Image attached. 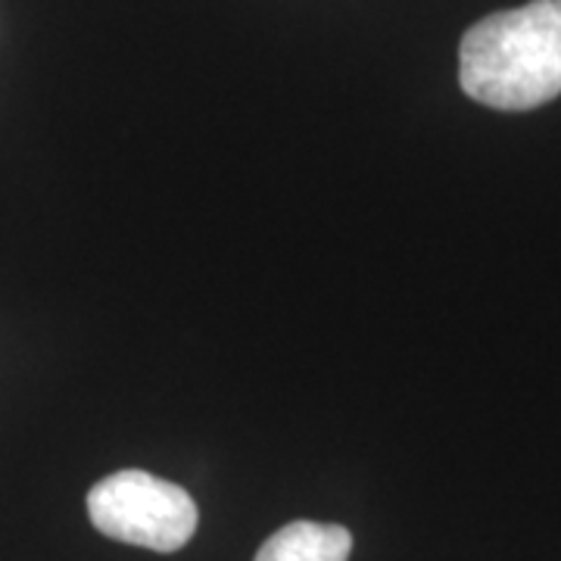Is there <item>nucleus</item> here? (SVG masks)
Instances as JSON below:
<instances>
[{"instance_id":"f03ea898","label":"nucleus","mask_w":561,"mask_h":561,"mask_svg":"<svg viewBox=\"0 0 561 561\" xmlns=\"http://www.w3.org/2000/svg\"><path fill=\"white\" fill-rule=\"evenodd\" d=\"M88 515L103 537L153 552H179L197 530V505L187 490L138 468L94 483Z\"/></svg>"},{"instance_id":"f257e3e1","label":"nucleus","mask_w":561,"mask_h":561,"mask_svg":"<svg viewBox=\"0 0 561 561\" xmlns=\"http://www.w3.org/2000/svg\"><path fill=\"white\" fill-rule=\"evenodd\" d=\"M459 84L471 101L524 113L561 94V0H530L474 22L459 44Z\"/></svg>"},{"instance_id":"7ed1b4c3","label":"nucleus","mask_w":561,"mask_h":561,"mask_svg":"<svg viewBox=\"0 0 561 561\" xmlns=\"http://www.w3.org/2000/svg\"><path fill=\"white\" fill-rule=\"evenodd\" d=\"M353 534L341 524L294 522L262 542L253 561H346Z\"/></svg>"}]
</instances>
